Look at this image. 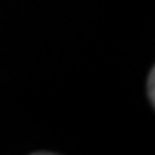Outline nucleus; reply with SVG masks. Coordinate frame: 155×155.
I'll return each mask as SVG.
<instances>
[{"label": "nucleus", "mask_w": 155, "mask_h": 155, "mask_svg": "<svg viewBox=\"0 0 155 155\" xmlns=\"http://www.w3.org/2000/svg\"><path fill=\"white\" fill-rule=\"evenodd\" d=\"M147 95H149V100L153 104L155 103V70H150L149 79H147Z\"/></svg>", "instance_id": "nucleus-1"}]
</instances>
